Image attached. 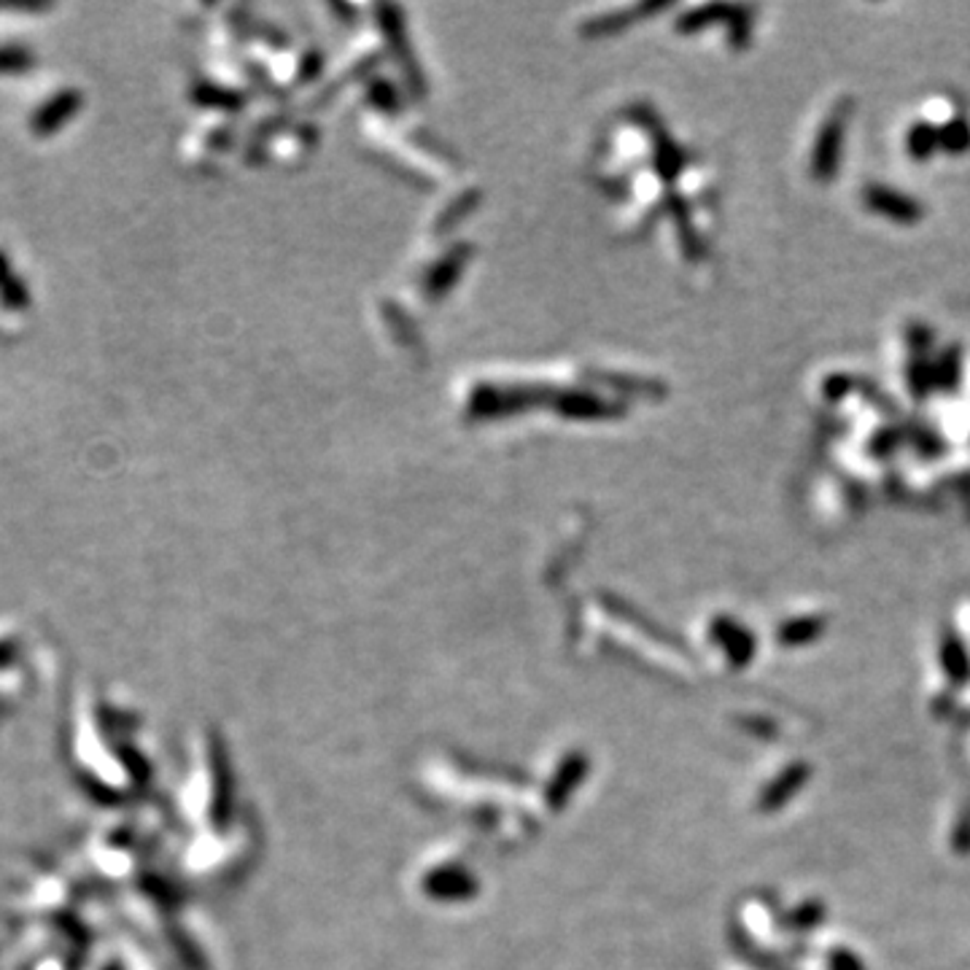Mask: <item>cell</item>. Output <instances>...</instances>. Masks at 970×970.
Listing matches in <instances>:
<instances>
[{
    "label": "cell",
    "mask_w": 970,
    "mask_h": 970,
    "mask_svg": "<svg viewBox=\"0 0 970 970\" xmlns=\"http://www.w3.org/2000/svg\"><path fill=\"white\" fill-rule=\"evenodd\" d=\"M851 116H855V100L849 95H838L825 109L822 120L817 122L809 144V157H806V173L814 184L828 186L838 178L844 154H847Z\"/></svg>",
    "instance_id": "6da1fadb"
},
{
    "label": "cell",
    "mask_w": 970,
    "mask_h": 970,
    "mask_svg": "<svg viewBox=\"0 0 970 970\" xmlns=\"http://www.w3.org/2000/svg\"><path fill=\"white\" fill-rule=\"evenodd\" d=\"M938 146L944 157L970 154V116L962 114L938 129Z\"/></svg>",
    "instance_id": "5b68a950"
},
{
    "label": "cell",
    "mask_w": 970,
    "mask_h": 970,
    "mask_svg": "<svg viewBox=\"0 0 970 970\" xmlns=\"http://www.w3.org/2000/svg\"><path fill=\"white\" fill-rule=\"evenodd\" d=\"M857 200L866 208L871 216L882 219V222L893 224V227H919V224L928 219V208L919 197H913L911 191L898 189L893 184L884 182H868L857 191Z\"/></svg>",
    "instance_id": "7a4b0ae2"
},
{
    "label": "cell",
    "mask_w": 970,
    "mask_h": 970,
    "mask_svg": "<svg viewBox=\"0 0 970 970\" xmlns=\"http://www.w3.org/2000/svg\"><path fill=\"white\" fill-rule=\"evenodd\" d=\"M962 375H966V362H962L960 348H944L938 357H933V364H930V391H957V386L962 383Z\"/></svg>",
    "instance_id": "277c9868"
},
{
    "label": "cell",
    "mask_w": 970,
    "mask_h": 970,
    "mask_svg": "<svg viewBox=\"0 0 970 970\" xmlns=\"http://www.w3.org/2000/svg\"><path fill=\"white\" fill-rule=\"evenodd\" d=\"M904 154L909 157L913 165H928V162H933L941 154L938 133L922 116H917L904 129Z\"/></svg>",
    "instance_id": "3957f363"
}]
</instances>
